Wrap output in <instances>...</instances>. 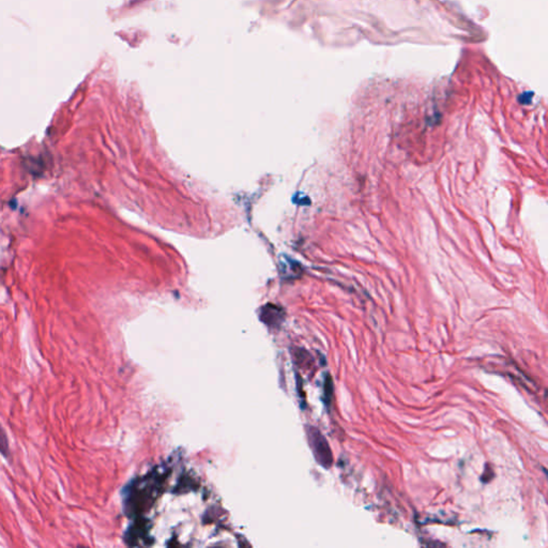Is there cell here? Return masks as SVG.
Segmentation results:
<instances>
[{
  "label": "cell",
  "instance_id": "4",
  "mask_svg": "<svg viewBox=\"0 0 548 548\" xmlns=\"http://www.w3.org/2000/svg\"><path fill=\"white\" fill-rule=\"evenodd\" d=\"M333 397V382L330 376H327L325 379V402L327 405H330Z\"/></svg>",
  "mask_w": 548,
  "mask_h": 548
},
{
  "label": "cell",
  "instance_id": "5",
  "mask_svg": "<svg viewBox=\"0 0 548 548\" xmlns=\"http://www.w3.org/2000/svg\"><path fill=\"white\" fill-rule=\"evenodd\" d=\"M494 478V472H493L492 469H490V465L486 466V469H485L484 473L482 474V482L488 483L490 481H492V479Z\"/></svg>",
  "mask_w": 548,
  "mask_h": 548
},
{
  "label": "cell",
  "instance_id": "3",
  "mask_svg": "<svg viewBox=\"0 0 548 548\" xmlns=\"http://www.w3.org/2000/svg\"><path fill=\"white\" fill-rule=\"evenodd\" d=\"M0 454L7 459H9V457L11 456L9 437H8L7 431H5L1 425H0Z\"/></svg>",
  "mask_w": 548,
  "mask_h": 548
},
{
  "label": "cell",
  "instance_id": "1",
  "mask_svg": "<svg viewBox=\"0 0 548 548\" xmlns=\"http://www.w3.org/2000/svg\"><path fill=\"white\" fill-rule=\"evenodd\" d=\"M307 439L317 463L323 468H330L333 463L332 452L328 441L323 437V434L315 427H309Z\"/></svg>",
  "mask_w": 548,
  "mask_h": 548
},
{
  "label": "cell",
  "instance_id": "2",
  "mask_svg": "<svg viewBox=\"0 0 548 548\" xmlns=\"http://www.w3.org/2000/svg\"><path fill=\"white\" fill-rule=\"evenodd\" d=\"M262 319L264 323H267L269 326H277L283 319V313L279 307H274V305H267L264 307L263 313H262Z\"/></svg>",
  "mask_w": 548,
  "mask_h": 548
}]
</instances>
